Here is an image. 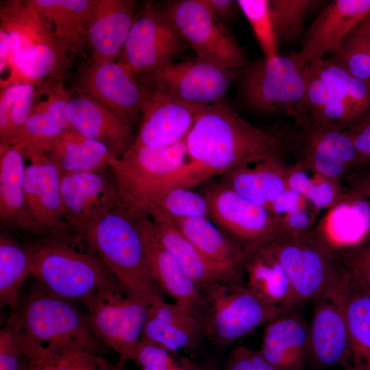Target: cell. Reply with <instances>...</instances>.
<instances>
[{
  "label": "cell",
  "mask_w": 370,
  "mask_h": 370,
  "mask_svg": "<svg viewBox=\"0 0 370 370\" xmlns=\"http://www.w3.org/2000/svg\"><path fill=\"white\" fill-rule=\"evenodd\" d=\"M291 128L254 125L223 104L202 105L185 138L189 161L177 174L190 188L214 175L291 151Z\"/></svg>",
  "instance_id": "obj_1"
},
{
  "label": "cell",
  "mask_w": 370,
  "mask_h": 370,
  "mask_svg": "<svg viewBox=\"0 0 370 370\" xmlns=\"http://www.w3.org/2000/svg\"><path fill=\"white\" fill-rule=\"evenodd\" d=\"M8 319L24 353L32 360H47L75 350L99 354L107 348L95 332L87 312L38 283Z\"/></svg>",
  "instance_id": "obj_2"
},
{
  "label": "cell",
  "mask_w": 370,
  "mask_h": 370,
  "mask_svg": "<svg viewBox=\"0 0 370 370\" xmlns=\"http://www.w3.org/2000/svg\"><path fill=\"white\" fill-rule=\"evenodd\" d=\"M0 29L10 39L8 67L10 75L1 88L12 84H42L62 79L68 63V49L56 38L51 26L25 1L5 3L0 9Z\"/></svg>",
  "instance_id": "obj_3"
},
{
  "label": "cell",
  "mask_w": 370,
  "mask_h": 370,
  "mask_svg": "<svg viewBox=\"0 0 370 370\" xmlns=\"http://www.w3.org/2000/svg\"><path fill=\"white\" fill-rule=\"evenodd\" d=\"M24 248L31 274L45 290L59 297L82 303L118 280L76 236L38 238Z\"/></svg>",
  "instance_id": "obj_4"
},
{
  "label": "cell",
  "mask_w": 370,
  "mask_h": 370,
  "mask_svg": "<svg viewBox=\"0 0 370 370\" xmlns=\"http://www.w3.org/2000/svg\"><path fill=\"white\" fill-rule=\"evenodd\" d=\"M80 238L126 288L151 302L163 297L133 212L119 203L90 225Z\"/></svg>",
  "instance_id": "obj_5"
},
{
  "label": "cell",
  "mask_w": 370,
  "mask_h": 370,
  "mask_svg": "<svg viewBox=\"0 0 370 370\" xmlns=\"http://www.w3.org/2000/svg\"><path fill=\"white\" fill-rule=\"evenodd\" d=\"M200 292L204 300L199 319L204 335L217 346L230 345L284 314L280 308L262 300L244 284L216 282Z\"/></svg>",
  "instance_id": "obj_6"
},
{
  "label": "cell",
  "mask_w": 370,
  "mask_h": 370,
  "mask_svg": "<svg viewBox=\"0 0 370 370\" xmlns=\"http://www.w3.org/2000/svg\"><path fill=\"white\" fill-rule=\"evenodd\" d=\"M304 66L298 62L296 52L246 64L238 73L239 97L251 110L283 112L295 122L303 105Z\"/></svg>",
  "instance_id": "obj_7"
},
{
  "label": "cell",
  "mask_w": 370,
  "mask_h": 370,
  "mask_svg": "<svg viewBox=\"0 0 370 370\" xmlns=\"http://www.w3.org/2000/svg\"><path fill=\"white\" fill-rule=\"evenodd\" d=\"M264 243L286 271L299 303L319 297L347 271L337 253L313 227L298 233L281 232Z\"/></svg>",
  "instance_id": "obj_8"
},
{
  "label": "cell",
  "mask_w": 370,
  "mask_h": 370,
  "mask_svg": "<svg viewBox=\"0 0 370 370\" xmlns=\"http://www.w3.org/2000/svg\"><path fill=\"white\" fill-rule=\"evenodd\" d=\"M150 303L119 280L82 302L95 332L119 355L118 365L122 367L133 360Z\"/></svg>",
  "instance_id": "obj_9"
},
{
  "label": "cell",
  "mask_w": 370,
  "mask_h": 370,
  "mask_svg": "<svg viewBox=\"0 0 370 370\" xmlns=\"http://www.w3.org/2000/svg\"><path fill=\"white\" fill-rule=\"evenodd\" d=\"M159 8L197 58L238 71L246 65L243 47L202 0L172 1Z\"/></svg>",
  "instance_id": "obj_10"
},
{
  "label": "cell",
  "mask_w": 370,
  "mask_h": 370,
  "mask_svg": "<svg viewBox=\"0 0 370 370\" xmlns=\"http://www.w3.org/2000/svg\"><path fill=\"white\" fill-rule=\"evenodd\" d=\"M291 144L295 162L332 180L344 183L361 167L347 132L317 121L304 104L291 128Z\"/></svg>",
  "instance_id": "obj_11"
},
{
  "label": "cell",
  "mask_w": 370,
  "mask_h": 370,
  "mask_svg": "<svg viewBox=\"0 0 370 370\" xmlns=\"http://www.w3.org/2000/svg\"><path fill=\"white\" fill-rule=\"evenodd\" d=\"M240 71L195 58L172 62L140 76V84L170 98L199 105L223 104Z\"/></svg>",
  "instance_id": "obj_12"
},
{
  "label": "cell",
  "mask_w": 370,
  "mask_h": 370,
  "mask_svg": "<svg viewBox=\"0 0 370 370\" xmlns=\"http://www.w3.org/2000/svg\"><path fill=\"white\" fill-rule=\"evenodd\" d=\"M29 160L25 171L20 231L38 238L73 236L64 219L60 170L47 155Z\"/></svg>",
  "instance_id": "obj_13"
},
{
  "label": "cell",
  "mask_w": 370,
  "mask_h": 370,
  "mask_svg": "<svg viewBox=\"0 0 370 370\" xmlns=\"http://www.w3.org/2000/svg\"><path fill=\"white\" fill-rule=\"evenodd\" d=\"M352 282L347 270L314 299L309 324L310 355L323 367L340 365L345 369L349 358L346 317L347 298Z\"/></svg>",
  "instance_id": "obj_14"
},
{
  "label": "cell",
  "mask_w": 370,
  "mask_h": 370,
  "mask_svg": "<svg viewBox=\"0 0 370 370\" xmlns=\"http://www.w3.org/2000/svg\"><path fill=\"white\" fill-rule=\"evenodd\" d=\"M185 46L160 9L147 1L136 15L117 62L141 76L174 62Z\"/></svg>",
  "instance_id": "obj_15"
},
{
  "label": "cell",
  "mask_w": 370,
  "mask_h": 370,
  "mask_svg": "<svg viewBox=\"0 0 370 370\" xmlns=\"http://www.w3.org/2000/svg\"><path fill=\"white\" fill-rule=\"evenodd\" d=\"M136 76L119 62H92L83 70L76 90L132 127L140 118L144 91Z\"/></svg>",
  "instance_id": "obj_16"
},
{
  "label": "cell",
  "mask_w": 370,
  "mask_h": 370,
  "mask_svg": "<svg viewBox=\"0 0 370 370\" xmlns=\"http://www.w3.org/2000/svg\"><path fill=\"white\" fill-rule=\"evenodd\" d=\"M60 189L66 224L79 239L90 225L120 203L114 177L106 171L62 174Z\"/></svg>",
  "instance_id": "obj_17"
},
{
  "label": "cell",
  "mask_w": 370,
  "mask_h": 370,
  "mask_svg": "<svg viewBox=\"0 0 370 370\" xmlns=\"http://www.w3.org/2000/svg\"><path fill=\"white\" fill-rule=\"evenodd\" d=\"M203 196L208 204L210 217L244 245L267 241L281 232L267 209L223 184L209 188Z\"/></svg>",
  "instance_id": "obj_18"
},
{
  "label": "cell",
  "mask_w": 370,
  "mask_h": 370,
  "mask_svg": "<svg viewBox=\"0 0 370 370\" xmlns=\"http://www.w3.org/2000/svg\"><path fill=\"white\" fill-rule=\"evenodd\" d=\"M370 12V0H333L313 21L297 53L301 66L334 53L354 27Z\"/></svg>",
  "instance_id": "obj_19"
},
{
  "label": "cell",
  "mask_w": 370,
  "mask_h": 370,
  "mask_svg": "<svg viewBox=\"0 0 370 370\" xmlns=\"http://www.w3.org/2000/svg\"><path fill=\"white\" fill-rule=\"evenodd\" d=\"M131 211L138 224L147 260L158 286L174 298L177 305L199 321L204 310L201 292L177 259L159 242L149 215L142 210Z\"/></svg>",
  "instance_id": "obj_20"
},
{
  "label": "cell",
  "mask_w": 370,
  "mask_h": 370,
  "mask_svg": "<svg viewBox=\"0 0 370 370\" xmlns=\"http://www.w3.org/2000/svg\"><path fill=\"white\" fill-rule=\"evenodd\" d=\"M143 86L141 121L134 143L161 147L184 140L202 105L178 101Z\"/></svg>",
  "instance_id": "obj_21"
},
{
  "label": "cell",
  "mask_w": 370,
  "mask_h": 370,
  "mask_svg": "<svg viewBox=\"0 0 370 370\" xmlns=\"http://www.w3.org/2000/svg\"><path fill=\"white\" fill-rule=\"evenodd\" d=\"M153 230L159 242L177 259L200 290L216 282L245 284L244 269L216 262L194 246L164 216L149 210Z\"/></svg>",
  "instance_id": "obj_22"
},
{
  "label": "cell",
  "mask_w": 370,
  "mask_h": 370,
  "mask_svg": "<svg viewBox=\"0 0 370 370\" xmlns=\"http://www.w3.org/2000/svg\"><path fill=\"white\" fill-rule=\"evenodd\" d=\"M45 97L34 103L16 144L22 145L29 160L47 155L56 139L69 127L67 105L70 97L62 79L41 84Z\"/></svg>",
  "instance_id": "obj_23"
},
{
  "label": "cell",
  "mask_w": 370,
  "mask_h": 370,
  "mask_svg": "<svg viewBox=\"0 0 370 370\" xmlns=\"http://www.w3.org/2000/svg\"><path fill=\"white\" fill-rule=\"evenodd\" d=\"M69 127L88 138L105 145L118 158L134 142L132 127L91 97L75 90L67 105Z\"/></svg>",
  "instance_id": "obj_24"
},
{
  "label": "cell",
  "mask_w": 370,
  "mask_h": 370,
  "mask_svg": "<svg viewBox=\"0 0 370 370\" xmlns=\"http://www.w3.org/2000/svg\"><path fill=\"white\" fill-rule=\"evenodd\" d=\"M136 4L132 0H93L87 25L92 62H112L119 58L136 17Z\"/></svg>",
  "instance_id": "obj_25"
},
{
  "label": "cell",
  "mask_w": 370,
  "mask_h": 370,
  "mask_svg": "<svg viewBox=\"0 0 370 370\" xmlns=\"http://www.w3.org/2000/svg\"><path fill=\"white\" fill-rule=\"evenodd\" d=\"M313 229L335 252L358 245L370 237V202L347 187L341 199L325 210Z\"/></svg>",
  "instance_id": "obj_26"
},
{
  "label": "cell",
  "mask_w": 370,
  "mask_h": 370,
  "mask_svg": "<svg viewBox=\"0 0 370 370\" xmlns=\"http://www.w3.org/2000/svg\"><path fill=\"white\" fill-rule=\"evenodd\" d=\"M244 246L245 286L264 301L288 313L300 303L282 264L264 242Z\"/></svg>",
  "instance_id": "obj_27"
},
{
  "label": "cell",
  "mask_w": 370,
  "mask_h": 370,
  "mask_svg": "<svg viewBox=\"0 0 370 370\" xmlns=\"http://www.w3.org/2000/svg\"><path fill=\"white\" fill-rule=\"evenodd\" d=\"M205 338L198 319L182 307L157 297L149 304L141 340L157 343L172 354L199 349Z\"/></svg>",
  "instance_id": "obj_28"
},
{
  "label": "cell",
  "mask_w": 370,
  "mask_h": 370,
  "mask_svg": "<svg viewBox=\"0 0 370 370\" xmlns=\"http://www.w3.org/2000/svg\"><path fill=\"white\" fill-rule=\"evenodd\" d=\"M260 351L275 370H303L310 355L309 324L297 312L280 315L267 324Z\"/></svg>",
  "instance_id": "obj_29"
},
{
  "label": "cell",
  "mask_w": 370,
  "mask_h": 370,
  "mask_svg": "<svg viewBox=\"0 0 370 370\" xmlns=\"http://www.w3.org/2000/svg\"><path fill=\"white\" fill-rule=\"evenodd\" d=\"M47 156L61 174L105 172L118 158L103 143L84 137L69 127L56 139Z\"/></svg>",
  "instance_id": "obj_30"
},
{
  "label": "cell",
  "mask_w": 370,
  "mask_h": 370,
  "mask_svg": "<svg viewBox=\"0 0 370 370\" xmlns=\"http://www.w3.org/2000/svg\"><path fill=\"white\" fill-rule=\"evenodd\" d=\"M166 217L194 246L210 259L244 269L245 246L220 232L207 217Z\"/></svg>",
  "instance_id": "obj_31"
},
{
  "label": "cell",
  "mask_w": 370,
  "mask_h": 370,
  "mask_svg": "<svg viewBox=\"0 0 370 370\" xmlns=\"http://www.w3.org/2000/svg\"><path fill=\"white\" fill-rule=\"evenodd\" d=\"M51 26L69 51H77L87 42V25L93 0H27Z\"/></svg>",
  "instance_id": "obj_32"
},
{
  "label": "cell",
  "mask_w": 370,
  "mask_h": 370,
  "mask_svg": "<svg viewBox=\"0 0 370 370\" xmlns=\"http://www.w3.org/2000/svg\"><path fill=\"white\" fill-rule=\"evenodd\" d=\"M25 152L22 145H0V220L20 231L24 207Z\"/></svg>",
  "instance_id": "obj_33"
},
{
  "label": "cell",
  "mask_w": 370,
  "mask_h": 370,
  "mask_svg": "<svg viewBox=\"0 0 370 370\" xmlns=\"http://www.w3.org/2000/svg\"><path fill=\"white\" fill-rule=\"evenodd\" d=\"M304 79L303 104L314 119L343 131L356 123L348 105L323 81L314 63L305 65Z\"/></svg>",
  "instance_id": "obj_34"
},
{
  "label": "cell",
  "mask_w": 370,
  "mask_h": 370,
  "mask_svg": "<svg viewBox=\"0 0 370 370\" xmlns=\"http://www.w3.org/2000/svg\"><path fill=\"white\" fill-rule=\"evenodd\" d=\"M346 317L349 358L345 370H370V290L352 278Z\"/></svg>",
  "instance_id": "obj_35"
},
{
  "label": "cell",
  "mask_w": 370,
  "mask_h": 370,
  "mask_svg": "<svg viewBox=\"0 0 370 370\" xmlns=\"http://www.w3.org/2000/svg\"><path fill=\"white\" fill-rule=\"evenodd\" d=\"M121 204L130 210L152 208L171 217H210L208 204L204 197L181 186L151 187Z\"/></svg>",
  "instance_id": "obj_36"
},
{
  "label": "cell",
  "mask_w": 370,
  "mask_h": 370,
  "mask_svg": "<svg viewBox=\"0 0 370 370\" xmlns=\"http://www.w3.org/2000/svg\"><path fill=\"white\" fill-rule=\"evenodd\" d=\"M30 264L24 247L5 232L0 234V305L16 310Z\"/></svg>",
  "instance_id": "obj_37"
},
{
  "label": "cell",
  "mask_w": 370,
  "mask_h": 370,
  "mask_svg": "<svg viewBox=\"0 0 370 370\" xmlns=\"http://www.w3.org/2000/svg\"><path fill=\"white\" fill-rule=\"evenodd\" d=\"M35 86L18 83L1 89L0 145L16 143L35 101Z\"/></svg>",
  "instance_id": "obj_38"
},
{
  "label": "cell",
  "mask_w": 370,
  "mask_h": 370,
  "mask_svg": "<svg viewBox=\"0 0 370 370\" xmlns=\"http://www.w3.org/2000/svg\"><path fill=\"white\" fill-rule=\"evenodd\" d=\"M287 182L288 188L304 197L319 212L333 206L347 190L344 183L298 162L288 166Z\"/></svg>",
  "instance_id": "obj_39"
},
{
  "label": "cell",
  "mask_w": 370,
  "mask_h": 370,
  "mask_svg": "<svg viewBox=\"0 0 370 370\" xmlns=\"http://www.w3.org/2000/svg\"><path fill=\"white\" fill-rule=\"evenodd\" d=\"M312 63L316 64L323 81L348 105L356 118V123L370 112L369 84L349 74L332 57Z\"/></svg>",
  "instance_id": "obj_40"
},
{
  "label": "cell",
  "mask_w": 370,
  "mask_h": 370,
  "mask_svg": "<svg viewBox=\"0 0 370 370\" xmlns=\"http://www.w3.org/2000/svg\"><path fill=\"white\" fill-rule=\"evenodd\" d=\"M269 211L278 222L281 232L285 233H298L312 228L319 212L304 197L289 188L273 202Z\"/></svg>",
  "instance_id": "obj_41"
},
{
  "label": "cell",
  "mask_w": 370,
  "mask_h": 370,
  "mask_svg": "<svg viewBox=\"0 0 370 370\" xmlns=\"http://www.w3.org/2000/svg\"><path fill=\"white\" fill-rule=\"evenodd\" d=\"M319 1L269 0L270 14L278 43L290 44L303 37L308 12Z\"/></svg>",
  "instance_id": "obj_42"
},
{
  "label": "cell",
  "mask_w": 370,
  "mask_h": 370,
  "mask_svg": "<svg viewBox=\"0 0 370 370\" xmlns=\"http://www.w3.org/2000/svg\"><path fill=\"white\" fill-rule=\"evenodd\" d=\"M238 8L248 21L264 58L269 60L279 55L278 43L270 14L269 0H238Z\"/></svg>",
  "instance_id": "obj_43"
},
{
  "label": "cell",
  "mask_w": 370,
  "mask_h": 370,
  "mask_svg": "<svg viewBox=\"0 0 370 370\" xmlns=\"http://www.w3.org/2000/svg\"><path fill=\"white\" fill-rule=\"evenodd\" d=\"M251 164L241 165L228 171L222 184L242 197L269 210V204L260 176L254 164Z\"/></svg>",
  "instance_id": "obj_44"
},
{
  "label": "cell",
  "mask_w": 370,
  "mask_h": 370,
  "mask_svg": "<svg viewBox=\"0 0 370 370\" xmlns=\"http://www.w3.org/2000/svg\"><path fill=\"white\" fill-rule=\"evenodd\" d=\"M332 57L349 74L370 86V49L367 40L349 35Z\"/></svg>",
  "instance_id": "obj_45"
},
{
  "label": "cell",
  "mask_w": 370,
  "mask_h": 370,
  "mask_svg": "<svg viewBox=\"0 0 370 370\" xmlns=\"http://www.w3.org/2000/svg\"><path fill=\"white\" fill-rule=\"evenodd\" d=\"M132 362L140 370H185L193 363L184 358L180 361L175 360L169 350L147 340L140 341Z\"/></svg>",
  "instance_id": "obj_46"
},
{
  "label": "cell",
  "mask_w": 370,
  "mask_h": 370,
  "mask_svg": "<svg viewBox=\"0 0 370 370\" xmlns=\"http://www.w3.org/2000/svg\"><path fill=\"white\" fill-rule=\"evenodd\" d=\"M45 360L51 370H124L99 354L82 350L68 352Z\"/></svg>",
  "instance_id": "obj_47"
},
{
  "label": "cell",
  "mask_w": 370,
  "mask_h": 370,
  "mask_svg": "<svg viewBox=\"0 0 370 370\" xmlns=\"http://www.w3.org/2000/svg\"><path fill=\"white\" fill-rule=\"evenodd\" d=\"M260 176L269 207L288 188V169L282 156H273L254 163Z\"/></svg>",
  "instance_id": "obj_48"
},
{
  "label": "cell",
  "mask_w": 370,
  "mask_h": 370,
  "mask_svg": "<svg viewBox=\"0 0 370 370\" xmlns=\"http://www.w3.org/2000/svg\"><path fill=\"white\" fill-rule=\"evenodd\" d=\"M32 360L24 353L14 326L8 319L0 330V370H28Z\"/></svg>",
  "instance_id": "obj_49"
},
{
  "label": "cell",
  "mask_w": 370,
  "mask_h": 370,
  "mask_svg": "<svg viewBox=\"0 0 370 370\" xmlns=\"http://www.w3.org/2000/svg\"><path fill=\"white\" fill-rule=\"evenodd\" d=\"M336 253L352 278L370 290V237Z\"/></svg>",
  "instance_id": "obj_50"
},
{
  "label": "cell",
  "mask_w": 370,
  "mask_h": 370,
  "mask_svg": "<svg viewBox=\"0 0 370 370\" xmlns=\"http://www.w3.org/2000/svg\"><path fill=\"white\" fill-rule=\"evenodd\" d=\"M225 370H275L263 356L260 349L246 346L236 347L230 354Z\"/></svg>",
  "instance_id": "obj_51"
},
{
  "label": "cell",
  "mask_w": 370,
  "mask_h": 370,
  "mask_svg": "<svg viewBox=\"0 0 370 370\" xmlns=\"http://www.w3.org/2000/svg\"><path fill=\"white\" fill-rule=\"evenodd\" d=\"M356 150L361 167L370 165V119H362L346 130Z\"/></svg>",
  "instance_id": "obj_52"
},
{
  "label": "cell",
  "mask_w": 370,
  "mask_h": 370,
  "mask_svg": "<svg viewBox=\"0 0 370 370\" xmlns=\"http://www.w3.org/2000/svg\"><path fill=\"white\" fill-rule=\"evenodd\" d=\"M344 184L370 202V165L363 166L352 173L344 181Z\"/></svg>",
  "instance_id": "obj_53"
},
{
  "label": "cell",
  "mask_w": 370,
  "mask_h": 370,
  "mask_svg": "<svg viewBox=\"0 0 370 370\" xmlns=\"http://www.w3.org/2000/svg\"><path fill=\"white\" fill-rule=\"evenodd\" d=\"M208 10L220 21L228 18L234 11L236 1L202 0Z\"/></svg>",
  "instance_id": "obj_54"
},
{
  "label": "cell",
  "mask_w": 370,
  "mask_h": 370,
  "mask_svg": "<svg viewBox=\"0 0 370 370\" xmlns=\"http://www.w3.org/2000/svg\"><path fill=\"white\" fill-rule=\"evenodd\" d=\"M10 39L5 31L0 29V72H3L8 66L10 53Z\"/></svg>",
  "instance_id": "obj_55"
},
{
  "label": "cell",
  "mask_w": 370,
  "mask_h": 370,
  "mask_svg": "<svg viewBox=\"0 0 370 370\" xmlns=\"http://www.w3.org/2000/svg\"><path fill=\"white\" fill-rule=\"evenodd\" d=\"M349 35L370 40V12L354 27Z\"/></svg>",
  "instance_id": "obj_56"
},
{
  "label": "cell",
  "mask_w": 370,
  "mask_h": 370,
  "mask_svg": "<svg viewBox=\"0 0 370 370\" xmlns=\"http://www.w3.org/2000/svg\"><path fill=\"white\" fill-rule=\"evenodd\" d=\"M185 370H217V367L216 363L212 360L202 363L193 362L190 366Z\"/></svg>",
  "instance_id": "obj_57"
},
{
  "label": "cell",
  "mask_w": 370,
  "mask_h": 370,
  "mask_svg": "<svg viewBox=\"0 0 370 370\" xmlns=\"http://www.w3.org/2000/svg\"><path fill=\"white\" fill-rule=\"evenodd\" d=\"M28 370H51L45 360H32Z\"/></svg>",
  "instance_id": "obj_58"
},
{
  "label": "cell",
  "mask_w": 370,
  "mask_h": 370,
  "mask_svg": "<svg viewBox=\"0 0 370 370\" xmlns=\"http://www.w3.org/2000/svg\"><path fill=\"white\" fill-rule=\"evenodd\" d=\"M362 119H370V112L365 116H364L361 120Z\"/></svg>",
  "instance_id": "obj_59"
},
{
  "label": "cell",
  "mask_w": 370,
  "mask_h": 370,
  "mask_svg": "<svg viewBox=\"0 0 370 370\" xmlns=\"http://www.w3.org/2000/svg\"><path fill=\"white\" fill-rule=\"evenodd\" d=\"M359 37V36H358ZM366 40V39H365ZM368 42H369V49H370V40H367Z\"/></svg>",
  "instance_id": "obj_60"
}]
</instances>
